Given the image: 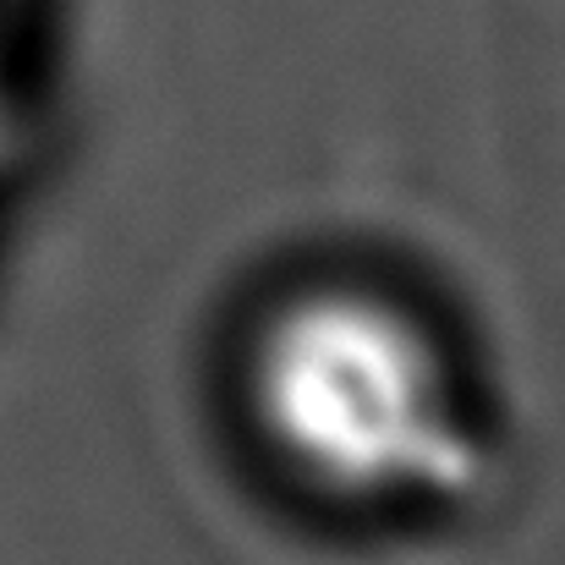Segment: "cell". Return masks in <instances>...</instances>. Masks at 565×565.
Returning a JSON list of instances; mask_svg holds the SVG:
<instances>
[{
  "instance_id": "obj_1",
  "label": "cell",
  "mask_w": 565,
  "mask_h": 565,
  "mask_svg": "<svg viewBox=\"0 0 565 565\" xmlns=\"http://www.w3.org/2000/svg\"><path fill=\"white\" fill-rule=\"evenodd\" d=\"M247 406L269 450L313 489L358 505H450L483 483L434 330L369 286H308L253 335Z\"/></svg>"
},
{
  "instance_id": "obj_2",
  "label": "cell",
  "mask_w": 565,
  "mask_h": 565,
  "mask_svg": "<svg viewBox=\"0 0 565 565\" xmlns=\"http://www.w3.org/2000/svg\"><path fill=\"white\" fill-rule=\"evenodd\" d=\"M0 132H6V61H0Z\"/></svg>"
}]
</instances>
